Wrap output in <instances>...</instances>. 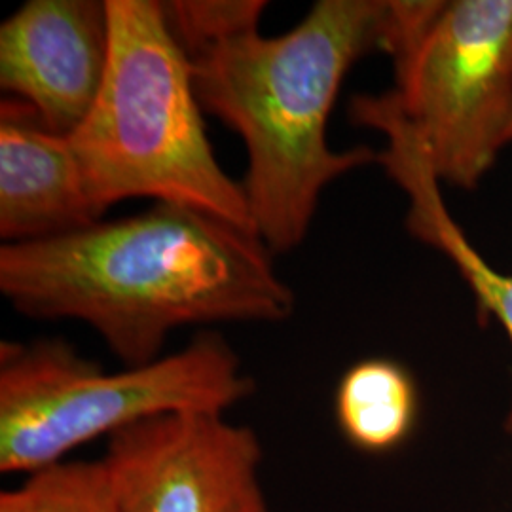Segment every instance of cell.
Returning a JSON list of instances; mask_svg holds the SVG:
<instances>
[{"label": "cell", "mask_w": 512, "mask_h": 512, "mask_svg": "<svg viewBox=\"0 0 512 512\" xmlns=\"http://www.w3.org/2000/svg\"><path fill=\"white\" fill-rule=\"evenodd\" d=\"M0 293L27 317L86 323L126 368L164 357L175 330L283 323L296 306L255 232L169 203L4 243Z\"/></svg>", "instance_id": "obj_1"}, {"label": "cell", "mask_w": 512, "mask_h": 512, "mask_svg": "<svg viewBox=\"0 0 512 512\" xmlns=\"http://www.w3.org/2000/svg\"><path fill=\"white\" fill-rule=\"evenodd\" d=\"M389 29L391 0H319L283 35L251 29L188 54L203 112L243 141L249 215L274 255L306 239L330 183L378 160L332 150L327 131L349 69L385 52Z\"/></svg>", "instance_id": "obj_2"}, {"label": "cell", "mask_w": 512, "mask_h": 512, "mask_svg": "<svg viewBox=\"0 0 512 512\" xmlns=\"http://www.w3.org/2000/svg\"><path fill=\"white\" fill-rule=\"evenodd\" d=\"M110 59L103 88L69 137L101 217L148 198L215 215L255 232L243 184L213 152L190 59L164 4L107 0Z\"/></svg>", "instance_id": "obj_3"}, {"label": "cell", "mask_w": 512, "mask_h": 512, "mask_svg": "<svg viewBox=\"0 0 512 512\" xmlns=\"http://www.w3.org/2000/svg\"><path fill=\"white\" fill-rule=\"evenodd\" d=\"M255 393L236 349L203 329L177 353L107 372L63 338L0 344V471L29 475L141 421L226 414Z\"/></svg>", "instance_id": "obj_4"}, {"label": "cell", "mask_w": 512, "mask_h": 512, "mask_svg": "<svg viewBox=\"0 0 512 512\" xmlns=\"http://www.w3.org/2000/svg\"><path fill=\"white\" fill-rule=\"evenodd\" d=\"M385 54L440 183L475 190L507 147L512 0H391Z\"/></svg>", "instance_id": "obj_5"}, {"label": "cell", "mask_w": 512, "mask_h": 512, "mask_svg": "<svg viewBox=\"0 0 512 512\" xmlns=\"http://www.w3.org/2000/svg\"><path fill=\"white\" fill-rule=\"evenodd\" d=\"M120 512H270L255 429L226 414L181 412L107 440Z\"/></svg>", "instance_id": "obj_6"}, {"label": "cell", "mask_w": 512, "mask_h": 512, "mask_svg": "<svg viewBox=\"0 0 512 512\" xmlns=\"http://www.w3.org/2000/svg\"><path fill=\"white\" fill-rule=\"evenodd\" d=\"M110 59L107 0H27L0 25V88L71 137L103 88Z\"/></svg>", "instance_id": "obj_7"}, {"label": "cell", "mask_w": 512, "mask_h": 512, "mask_svg": "<svg viewBox=\"0 0 512 512\" xmlns=\"http://www.w3.org/2000/svg\"><path fill=\"white\" fill-rule=\"evenodd\" d=\"M103 220L69 137L48 128L31 105L0 103V238L31 243Z\"/></svg>", "instance_id": "obj_8"}, {"label": "cell", "mask_w": 512, "mask_h": 512, "mask_svg": "<svg viewBox=\"0 0 512 512\" xmlns=\"http://www.w3.org/2000/svg\"><path fill=\"white\" fill-rule=\"evenodd\" d=\"M349 116L359 126L384 133L387 147L378 152L376 162L384 165L387 175L410 200L406 215L408 232L456 264L475 293L478 306L494 315L512 346V275L497 272L461 232L442 200L439 177L429 164L420 137L404 118L395 95H355L349 103ZM507 431L512 435V404Z\"/></svg>", "instance_id": "obj_9"}, {"label": "cell", "mask_w": 512, "mask_h": 512, "mask_svg": "<svg viewBox=\"0 0 512 512\" xmlns=\"http://www.w3.org/2000/svg\"><path fill=\"white\" fill-rule=\"evenodd\" d=\"M420 410L412 374L397 361H359L342 376L334 412L349 444L365 454H389L410 439Z\"/></svg>", "instance_id": "obj_10"}, {"label": "cell", "mask_w": 512, "mask_h": 512, "mask_svg": "<svg viewBox=\"0 0 512 512\" xmlns=\"http://www.w3.org/2000/svg\"><path fill=\"white\" fill-rule=\"evenodd\" d=\"M0 512H120V505L105 459H65L0 492Z\"/></svg>", "instance_id": "obj_11"}, {"label": "cell", "mask_w": 512, "mask_h": 512, "mask_svg": "<svg viewBox=\"0 0 512 512\" xmlns=\"http://www.w3.org/2000/svg\"><path fill=\"white\" fill-rule=\"evenodd\" d=\"M162 4L167 23L186 55L258 29L268 6L264 0H173Z\"/></svg>", "instance_id": "obj_12"}, {"label": "cell", "mask_w": 512, "mask_h": 512, "mask_svg": "<svg viewBox=\"0 0 512 512\" xmlns=\"http://www.w3.org/2000/svg\"><path fill=\"white\" fill-rule=\"evenodd\" d=\"M512 143V114H511V122H509V128H507V145Z\"/></svg>", "instance_id": "obj_13"}]
</instances>
